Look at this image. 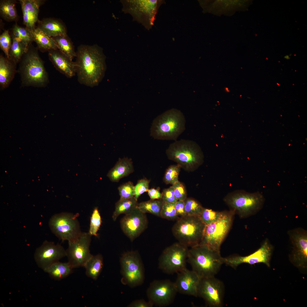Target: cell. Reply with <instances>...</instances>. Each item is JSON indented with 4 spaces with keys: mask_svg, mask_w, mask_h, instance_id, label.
Wrapping results in <instances>:
<instances>
[{
    "mask_svg": "<svg viewBox=\"0 0 307 307\" xmlns=\"http://www.w3.org/2000/svg\"><path fill=\"white\" fill-rule=\"evenodd\" d=\"M76 74L78 82L90 87L98 86L106 70V57L97 45H81L76 52Z\"/></svg>",
    "mask_w": 307,
    "mask_h": 307,
    "instance_id": "obj_1",
    "label": "cell"
},
{
    "mask_svg": "<svg viewBox=\"0 0 307 307\" xmlns=\"http://www.w3.org/2000/svg\"><path fill=\"white\" fill-rule=\"evenodd\" d=\"M19 63L18 72L22 86L44 87L47 85L48 74L37 48L30 45Z\"/></svg>",
    "mask_w": 307,
    "mask_h": 307,
    "instance_id": "obj_2",
    "label": "cell"
},
{
    "mask_svg": "<svg viewBox=\"0 0 307 307\" xmlns=\"http://www.w3.org/2000/svg\"><path fill=\"white\" fill-rule=\"evenodd\" d=\"M166 154L169 159L188 172L195 171L204 162V155L201 148L191 140L175 141L169 145Z\"/></svg>",
    "mask_w": 307,
    "mask_h": 307,
    "instance_id": "obj_3",
    "label": "cell"
},
{
    "mask_svg": "<svg viewBox=\"0 0 307 307\" xmlns=\"http://www.w3.org/2000/svg\"><path fill=\"white\" fill-rule=\"evenodd\" d=\"M223 258L220 252L198 244L188 249L187 261L192 270L203 278L215 276L223 264Z\"/></svg>",
    "mask_w": 307,
    "mask_h": 307,
    "instance_id": "obj_4",
    "label": "cell"
},
{
    "mask_svg": "<svg viewBox=\"0 0 307 307\" xmlns=\"http://www.w3.org/2000/svg\"><path fill=\"white\" fill-rule=\"evenodd\" d=\"M186 119L179 110L172 109L155 118L150 129V136L155 139L177 140L185 129Z\"/></svg>",
    "mask_w": 307,
    "mask_h": 307,
    "instance_id": "obj_5",
    "label": "cell"
},
{
    "mask_svg": "<svg viewBox=\"0 0 307 307\" xmlns=\"http://www.w3.org/2000/svg\"><path fill=\"white\" fill-rule=\"evenodd\" d=\"M223 200L230 210L243 218L251 215L260 210L263 205L265 198L259 192L249 193L238 190L228 193Z\"/></svg>",
    "mask_w": 307,
    "mask_h": 307,
    "instance_id": "obj_6",
    "label": "cell"
},
{
    "mask_svg": "<svg viewBox=\"0 0 307 307\" xmlns=\"http://www.w3.org/2000/svg\"><path fill=\"white\" fill-rule=\"evenodd\" d=\"M235 214L231 210L221 211L216 221L205 225L199 244L206 245L220 252L221 246L231 226Z\"/></svg>",
    "mask_w": 307,
    "mask_h": 307,
    "instance_id": "obj_7",
    "label": "cell"
},
{
    "mask_svg": "<svg viewBox=\"0 0 307 307\" xmlns=\"http://www.w3.org/2000/svg\"><path fill=\"white\" fill-rule=\"evenodd\" d=\"M205 225L199 217L187 215L179 218L172 233L179 243L191 247L200 243Z\"/></svg>",
    "mask_w": 307,
    "mask_h": 307,
    "instance_id": "obj_8",
    "label": "cell"
},
{
    "mask_svg": "<svg viewBox=\"0 0 307 307\" xmlns=\"http://www.w3.org/2000/svg\"><path fill=\"white\" fill-rule=\"evenodd\" d=\"M122 10L131 15L133 20L142 24L148 30L152 28L160 5L164 1L160 0H122Z\"/></svg>",
    "mask_w": 307,
    "mask_h": 307,
    "instance_id": "obj_9",
    "label": "cell"
},
{
    "mask_svg": "<svg viewBox=\"0 0 307 307\" xmlns=\"http://www.w3.org/2000/svg\"><path fill=\"white\" fill-rule=\"evenodd\" d=\"M78 213L64 212L53 215L49 222V227L53 234L62 241L74 240L81 234L78 219Z\"/></svg>",
    "mask_w": 307,
    "mask_h": 307,
    "instance_id": "obj_10",
    "label": "cell"
},
{
    "mask_svg": "<svg viewBox=\"0 0 307 307\" xmlns=\"http://www.w3.org/2000/svg\"><path fill=\"white\" fill-rule=\"evenodd\" d=\"M120 261L122 283L132 288L142 285L144 279V271L138 252L133 251L125 252Z\"/></svg>",
    "mask_w": 307,
    "mask_h": 307,
    "instance_id": "obj_11",
    "label": "cell"
},
{
    "mask_svg": "<svg viewBox=\"0 0 307 307\" xmlns=\"http://www.w3.org/2000/svg\"><path fill=\"white\" fill-rule=\"evenodd\" d=\"M188 250V247L179 242L167 247L159 258V268L169 274L186 269Z\"/></svg>",
    "mask_w": 307,
    "mask_h": 307,
    "instance_id": "obj_12",
    "label": "cell"
},
{
    "mask_svg": "<svg viewBox=\"0 0 307 307\" xmlns=\"http://www.w3.org/2000/svg\"><path fill=\"white\" fill-rule=\"evenodd\" d=\"M91 237L88 232H82L77 238L68 242L66 256L73 269L84 267L92 256L90 250Z\"/></svg>",
    "mask_w": 307,
    "mask_h": 307,
    "instance_id": "obj_13",
    "label": "cell"
},
{
    "mask_svg": "<svg viewBox=\"0 0 307 307\" xmlns=\"http://www.w3.org/2000/svg\"><path fill=\"white\" fill-rule=\"evenodd\" d=\"M177 293L174 282L168 279L155 280L150 283L147 294L154 305L165 306L173 302Z\"/></svg>",
    "mask_w": 307,
    "mask_h": 307,
    "instance_id": "obj_14",
    "label": "cell"
},
{
    "mask_svg": "<svg viewBox=\"0 0 307 307\" xmlns=\"http://www.w3.org/2000/svg\"><path fill=\"white\" fill-rule=\"evenodd\" d=\"M224 289L223 283L215 276L201 278L198 296L203 298L209 306L221 307L223 304Z\"/></svg>",
    "mask_w": 307,
    "mask_h": 307,
    "instance_id": "obj_15",
    "label": "cell"
},
{
    "mask_svg": "<svg viewBox=\"0 0 307 307\" xmlns=\"http://www.w3.org/2000/svg\"><path fill=\"white\" fill-rule=\"evenodd\" d=\"M66 256V250L61 245L45 240L36 250L34 258L38 266L45 271L53 264Z\"/></svg>",
    "mask_w": 307,
    "mask_h": 307,
    "instance_id": "obj_16",
    "label": "cell"
},
{
    "mask_svg": "<svg viewBox=\"0 0 307 307\" xmlns=\"http://www.w3.org/2000/svg\"><path fill=\"white\" fill-rule=\"evenodd\" d=\"M272 250V246L266 239L259 249L250 255L244 256H237L223 258V263L235 268L243 263L253 265L263 263L269 267Z\"/></svg>",
    "mask_w": 307,
    "mask_h": 307,
    "instance_id": "obj_17",
    "label": "cell"
},
{
    "mask_svg": "<svg viewBox=\"0 0 307 307\" xmlns=\"http://www.w3.org/2000/svg\"><path fill=\"white\" fill-rule=\"evenodd\" d=\"M147 225L148 220L145 213L137 208L125 215L120 221L123 231L132 241L144 231Z\"/></svg>",
    "mask_w": 307,
    "mask_h": 307,
    "instance_id": "obj_18",
    "label": "cell"
},
{
    "mask_svg": "<svg viewBox=\"0 0 307 307\" xmlns=\"http://www.w3.org/2000/svg\"><path fill=\"white\" fill-rule=\"evenodd\" d=\"M289 235L293 245L291 256L292 262L297 267L306 268L307 263L306 231L298 229L290 231Z\"/></svg>",
    "mask_w": 307,
    "mask_h": 307,
    "instance_id": "obj_19",
    "label": "cell"
},
{
    "mask_svg": "<svg viewBox=\"0 0 307 307\" xmlns=\"http://www.w3.org/2000/svg\"><path fill=\"white\" fill-rule=\"evenodd\" d=\"M175 283L177 292L198 296V286L201 277L194 271L186 268L178 272Z\"/></svg>",
    "mask_w": 307,
    "mask_h": 307,
    "instance_id": "obj_20",
    "label": "cell"
},
{
    "mask_svg": "<svg viewBox=\"0 0 307 307\" xmlns=\"http://www.w3.org/2000/svg\"><path fill=\"white\" fill-rule=\"evenodd\" d=\"M23 14V24L29 30L35 28L38 22L40 7L45 1L19 0Z\"/></svg>",
    "mask_w": 307,
    "mask_h": 307,
    "instance_id": "obj_21",
    "label": "cell"
},
{
    "mask_svg": "<svg viewBox=\"0 0 307 307\" xmlns=\"http://www.w3.org/2000/svg\"><path fill=\"white\" fill-rule=\"evenodd\" d=\"M48 55L49 59L59 72L68 78L75 75V62L69 59L58 49L48 51Z\"/></svg>",
    "mask_w": 307,
    "mask_h": 307,
    "instance_id": "obj_22",
    "label": "cell"
},
{
    "mask_svg": "<svg viewBox=\"0 0 307 307\" xmlns=\"http://www.w3.org/2000/svg\"><path fill=\"white\" fill-rule=\"evenodd\" d=\"M134 171L132 162L128 157L119 158L114 166L109 171L107 176L113 182H117Z\"/></svg>",
    "mask_w": 307,
    "mask_h": 307,
    "instance_id": "obj_23",
    "label": "cell"
},
{
    "mask_svg": "<svg viewBox=\"0 0 307 307\" xmlns=\"http://www.w3.org/2000/svg\"><path fill=\"white\" fill-rule=\"evenodd\" d=\"M38 28L47 35L51 37L67 36L64 24L59 20L47 18L39 20Z\"/></svg>",
    "mask_w": 307,
    "mask_h": 307,
    "instance_id": "obj_24",
    "label": "cell"
},
{
    "mask_svg": "<svg viewBox=\"0 0 307 307\" xmlns=\"http://www.w3.org/2000/svg\"><path fill=\"white\" fill-rule=\"evenodd\" d=\"M16 65L10 59L1 54L0 56V85L6 88L13 79L16 71Z\"/></svg>",
    "mask_w": 307,
    "mask_h": 307,
    "instance_id": "obj_25",
    "label": "cell"
},
{
    "mask_svg": "<svg viewBox=\"0 0 307 307\" xmlns=\"http://www.w3.org/2000/svg\"><path fill=\"white\" fill-rule=\"evenodd\" d=\"M30 31L33 41L37 45V48L42 52L58 49L53 38L46 35L38 28Z\"/></svg>",
    "mask_w": 307,
    "mask_h": 307,
    "instance_id": "obj_26",
    "label": "cell"
},
{
    "mask_svg": "<svg viewBox=\"0 0 307 307\" xmlns=\"http://www.w3.org/2000/svg\"><path fill=\"white\" fill-rule=\"evenodd\" d=\"M103 266V258L101 254L92 255L84 267L86 275L88 277L96 280L100 275Z\"/></svg>",
    "mask_w": 307,
    "mask_h": 307,
    "instance_id": "obj_27",
    "label": "cell"
},
{
    "mask_svg": "<svg viewBox=\"0 0 307 307\" xmlns=\"http://www.w3.org/2000/svg\"><path fill=\"white\" fill-rule=\"evenodd\" d=\"M73 269L68 262H62L59 261L53 264L44 271L52 278L60 280L69 276L72 272Z\"/></svg>",
    "mask_w": 307,
    "mask_h": 307,
    "instance_id": "obj_28",
    "label": "cell"
},
{
    "mask_svg": "<svg viewBox=\"0 0 307 307\" xmlns=\"http://www.w3.org/2000/svg\"><path fill=\"white\" fill-rule=\"evenodd\" d=\"M138 203L134 197L130 198H121L115 203V209L112 218L114 221L122 214L129 213L137 208Z\"/></svg>",
    "mask_w": 307,
    "mask_h": 307,
    "instance_id": "obj_29",
    "label": "cell"
},
{
    "mask_svg": "<svg viewBox=\"0 0 307 307\" xmlns=\"http://www.w3.org/2000/svg\"><path fill=\"white\" fill-rule=\"evenodd\" d=\"M16 1L14 0H0V14L5 20L10 22L17 19L18 16L16 8Z\"/></svg>",
    "mask_w": 307,
    "mask_h": 307,
    "instance_id": "obj_30",
    "label": "cell"
},
{
    "mask_svg": "<svg viewBox=\"0 0 307 307\" xmlns=\"http://www.w3.org/2000/svg\"><path fill=\"white\" fill-rule=\"evenodd\" d=\"M55 40L58 49L70 60L76 57V52L74 50L72 42L67 35L52 37Z\"/></svg>",
    "mask_w": 307,
    "mask_h": 307,
    "instance_id": "obj_31",
    "label": "cell"
},
{
    "mask_svg": "<svg viewBox=\"0 0 307 307\" xmlns=\"http://www.w3.org/2000/svg\"><path fill=\"white\" fill-rule=\"evenodd\" d=\"M163 202L161 199L150 200L138 203L137 208L142 212L149 213L161 217V212Z\"/></svg>",
    "mask_w": 307,
    "mask_h": 307,
    "instance_id": "obj_32",
    "label": "cell"
},
{
    "mask_svg": "<svg viewBox=\"0 0 307 307\" xmlns=\"http://www.w3.org/2000/svg\"><path fill=\"white\" fill-rule=\"evenodd\" d=\"M12 44L9 52L10 60L15 64L19 63L22 57L27 51L28 47L24 43L11 37Z\"/></svg>",
    "mask_w": 307,
    "mask_h": 307,
    "instance_id": "obj_33",
    "label": "cell"
},
{
    "mask_svg": "<svg viewBox=\"0 0 307 307\" xmlns=\"http://www.w3.org/2000/svg\"><path fill=\"white\" fill-rule=\"evenodd\" d=\"M11 36L22 42L27 47L34 41L30 31L17 24H14L12 28Z\"/></svg>",
    "mask_w": 307,
    "mask_h": 307,
    "instance_id": "obj_34",
    "label": "cell"
},
{
    "mask_svg": "<svg viewBox=\"0 0 307 307\" xmlns=\"http://www.w3.org/2000/svg\"><path fill=\"white\" fill-rule=\"evenodd\" d=\"M184 201L186 215L200 217L204 208L200 204L192 198H186Z\"/></svg>",
    "mask_w": 307,
    "mask_h": 307,
    "instance_id": "obj_35",
    "label": "cell"
},
{
    "mask_svg": "<svg viewBox=\"0 0 307 307\" xmlns=\"http://www.w3.org/2000/svg\"><path fill=\"white\" fill-rule=\"evenodd\" d=\"M101 223V218L99 210L97 207H96L94 209L90 217L89 233L92 236L98 237V232Z\"/></svg>",
    "mask_w": 307,
    "mask_h": 307,
    "instance_id": "obj_36",
    "label": "cell"
},
{
    "mask_svg": "<svg viewBox=\"0 0 307 307\" xmlns=\"http://www.w3.org/2000/svg\"><path fill=\"white\" fill-rule=\"evenodd\" d=\"M181 167L178 164L172 165L167 169L163 181L167 184H173L178 181V176Z\"/></svg>",
    "mask_w": 307,
    "mask_h": 307,
    "instance_id": "obj_37",
    "label": "cell"
},
{
    "mask_svg": "<svg viewBox=\"0 0 307 307\" xmlns=\"http://www.w3.org/2000/svg\"><path fill=\"white\" fill-rule=\"evenodd\" d=\"M161 217L170 220L178 219L175 208V203H164L161 212Z\"/></svg>",
    "mask_w": 307,
    "mask_h": 307,
    "instance_id": "obj_38",
    "label": "cell"
},
{
    "mask_svg": "<svg viewBox=\"0 0 307 307\" xmlns=\"http://www.w3.org/2000/svg\"><path fill=\"white\" fill-rule=\"evenodd\" d=\"M12 40L8 30H5L0 36V47L5 57L9 59V52Z\"/></svg>",
    "mask_w": 307,
    "mask_h": 307,
    "instance_id": "obj_39",
    "label": "cell"
},
{
    "mask_svg": "<svg viewBox=\"0 0 307 307\" xmlns=\"http://www.w3.org/2000/svg\"><path fill=\"white\" fill-rule=\"evenodd\" d=\"M220 213V212L203 208L199 217L205 225H207L216 221L219 216Z\"/></svg>",
    "mask_w": 307,
    "mask_h": 307,
    "instance_id": "obj_40",
    "label": "cell"
},
{
    "mask_svg": "<svg viewBox=\"0 0 307 307\" xmlns=\"http://www.w3.org/2000/svg\"><path fill=\"white\" fill-rule=\"evenodd\" d=\"M134 186L133 183L129 181L120 185L118 188L121 198H130L134 196Z\"/></svg>",
    "mask_w": 307,
    "mask_h": 307,
    "instance_id": "obj_41",
    "label": "cell"
},
{
    "mask_svg": "<svg viewBox=\"0 0 307 307\" xmlns=\"http://www.w3.org/2000/svg\"><path fill=\"white\" fill-rule=\"evenodd\" d=\"M150 181L144 178L139 180L134 186V197L137 200L141 195L147 192L149 189Z\"/></svg>",
    "mask_w": 307,
    "mask_h": 307,
    "instance_id": "obj_42",
    "label": "cell"
},
{
    "mask_svg": "<svg viewBox=\"0 0 307 307\" xmlns=\"http://www.w3.org/2000/svg\"><path fill=\"white\" fill-rule=\"evenodd\" d=\"M175 197L178 200L184 201L187 198L185 187L183 183L178 181L172 185Z\"/></svg>",
    "mask_w": 307,
    "mask_h": 307,
    "instance_id": "obj_43",
    "label": "cell"
},
{
    "mask_svg": "<svg viewBox=\"0 0 307 307\" xmlns=\"http://www.w3.org/2000/svg\"><path fill=\"white\" fill-rule=\"evenodd\" d=\"M161 194V199L164 203H175L178 200L175 196L174 189L172 186L164 189Z\"/></svg>",
    "mask_w": 307,
    "mask_h": 307,
    "instance_id": "obj_44",
    "label": "cell"
},
{
    "mask_svg": "<svg viewBox=\"0 0 307 307\" xmlns=\"http://www.w3.org/2000/svg\"><path fill=\"white\" fill-rule=\"evenodd\" d=\"M153 304L150 301H146L144 299L137 300L129 304L128 307H152Z\"/></svg>",
    "mask_w": 307,
    "mask_h": 307,
    "instance_id": "obj_45",
    "label": "cell"
},
{
    "mask_svg": "<svg viewBox=\"0 0 307 307\" xmlns=\"http://www.w3.org/2000/svg\"><path fill=\"white\" fill-rule=\"evenodd\" d=\"M175 208L179 217H181L187 215L185 209L184 201L177 200L175 203Z\"/></svg>",
    "mask_w": 307,
    "mask_h": 307,
    "instance_id": "obj_46",
    "label": "cell"
},
{
    "mask_svg": "<svg viewBox=\"0 0 307 307\" xmlns=\"http://www.w3.org/2000/svg\"><path fill=\"white\" fill-rule=\"evenodd\" d=\"M147 192L151 200H158L161 198V193L160 192L159 189H149Z\"/></svg>",
    "mask_w": 307,
    "mask_h": 307,
    "instance_id": "obj_47",
    "label": "cell"
}]
</instances>
